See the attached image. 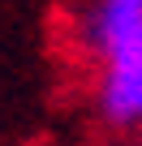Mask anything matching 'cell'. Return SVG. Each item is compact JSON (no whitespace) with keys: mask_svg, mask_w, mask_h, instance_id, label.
I'll use <instances>...</instances> for the list:
<instances>
[{"mask_svg":"<svg viewBox=\"0 0 142 146\" xmlns=\"http://www.w3.org/2000/svg\"><path fill=\"white\" fill-rule=\"evenodd\" d=\"M99 112L116 129L142 125V69H103Z\"/></svg>","mask_w":142,"mask_h":146,"instance_id":"6da1fadb","label":"cell"},{"mask_svg":"<svg viewBox=\"0 0 142 146\" xmlns=\"http://www.w3.org/2000/svg\"><path fill=\"white\" fill-rule=\"evenodd\" d=\"M138 22H142V0H95V9L86 17V47L95 56H103Z\"/></svg>","mask_w":142,"mask_h":146,"instance_id":"7a4b0ae2","label":"cell"}]
</instances>
